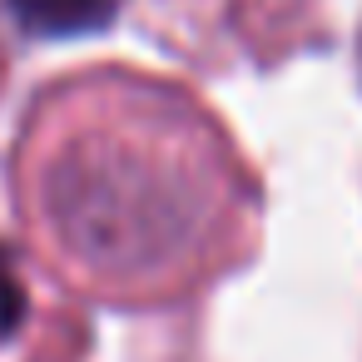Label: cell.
Here are the masks:
<instances>
[{
    "mask_svg": "<svg viewBox=\"0 0 362 362\" xmlns=\"http://www.w3.org/2000/svg\"><path fill=\"white\" fill-rule=\"evenodd\" d=\"M6 11L21 21V30L45 35V40H70V35H95L115 21L119 0H6Z\"/></svg>",
    "mask_w": 362,
    "mask_h": 362,
    "instance_id": "2",
    "label": "cell"
},
{
    "mask_svg": "<svg viewBox=\"0 0 362 362\" xmlns=\"http://www.w3.org/2000/svg\"><path fill=\"white\" fill-rule=\"evenodd\" d=\"M25 129V204L100 278L184 263L204 223L233 209V164L199 105L164 85L90 80Z\"/></svg>",
    "mask_w": 362,
    "mask_h": 362,
    "instance_id": "1",
    "label": "cell"
},
{
    "mask_svg": "<svg viewBox=\"0 0 362 362\" xmlns=\"http://www.w3.org/2000/svg\"><path fill=\"white\" fill-rule=\"evenodd\" d=\"M21 317H25V288H21V278L11 273V263L0 258V342L21 327Z\"/></svg>",
    "mask_w": 362,
    "mask_h": 362,
    "instance_id": "3",
    "label": "cell"
}]
</instances>
